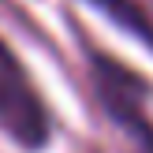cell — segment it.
<instances>
[{
  "label": "cell",
  "instance_id": "1",
  "mask_svg": "<svg viewBox=\"0 0 153 153\" xmlns=\"http://www.w3.org/2000/svg\"><path fill=\"white\" fill-rule=\"evenodd\" d=\"M90 75H94V94L105 116L131 138L138 153H153V120L146 108L153 94L149 82L108 52H90Z\"/></svg>",
  "mask_w": 153,
  "mask_h": 153
},
{
  "label": "cell",
  "instance_id": "2",
  "mask_svg": "<svg viewBox=\"0 0 153 153\" xmlns=\"http://www.w3.org/2000/svg\"><path fill=\"white\" fill-rule=\"evenodd\" d=\"M0 131L19 149H30V153L45 149L52 134L49 108H45L41 94L34 90L26 67L4 45V37H0Z\"/></svg>",
  "mask_w": 153,
  "mask_h": 153
},
{
  "label": "cell",
  "instance_id": "3",
  "mask_svg": "<svg viewBox=\"0 0 153 153\" xmlns=\"http://www.w3.org/2000/svg\"><path fill=\"white\" fill-rule=\"evenodd\" d=\"M86 4L94 11H101L108 22H116L123 34H131L134 41H142V45L153 49V19H149V11L138 0H86Z\"/></svg>",
  "mask_w": 153,
  "mask_h": 153
}]
</instances>
